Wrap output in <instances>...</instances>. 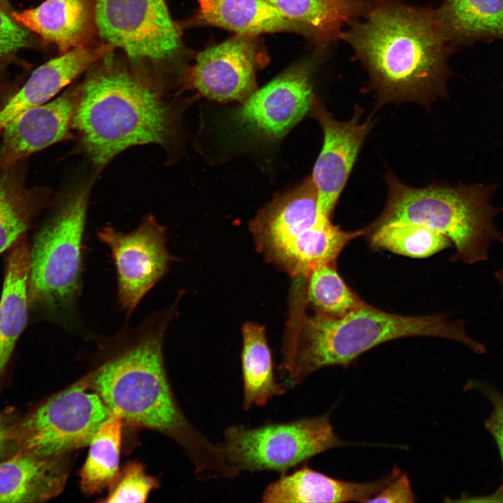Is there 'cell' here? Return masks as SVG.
<instances>
[{"label":"cell","instance_id":"31","mask_svg":"<svg viewBox=\"0 0 503 503\" xmlns=\"http://www.w3.org/2000/svg\"><path fill=\"white\" fill-rule=\"evenodd\" d=\"M416 502L409 476L400 470L366 502L413 503Z\"/></svg>","mask_w":503,"mask_h":503},{"label":"cell","instance_id":"16","mask_svg":"<svg viewBox=\"0 0 503 503\" xmlns=\"http://www.w3.org/2000/svg\"><path fill=\"white\" fill-rule=\"evenodd\" d=\"M13 18L41 39L54 45L59 54L101 41L95 0H45L36 7L15 10Z\"/></svg>","mask_w":503,"mask_h":503},{"label":"cell","instance_id":"4","mask_svg":"<svg viewBox=\"0 0 503 503\" xmlns=\"http://www.w3.org/2000/svg\"><path fill=\"white\" fill-rule=\"evenodd\" d=\"M342 38L353 48L377 95V108L413 101L429 108L444 92L447 38L436 11L397 3L370 10Z\"/></svg>","mask_w":503,"mask_h":503},{"label":"cell","instance_id":"20","mask_svg":"<svg viewBox=\"0 0 503 503\" xmlns=\"http://www.w3.org/2000/svg\"><path fill=\"white\" fill-rule=\"evenodd\" d=\"M26 160L0 172V253L12 247L39 214L53 206L59 192L45 187L26 184Z\"/></svg>","mask_w":503,"mask_h":503},{"label":"cell","instance_id":"1","mask_svg":"<svg viewBox=\"0 0 503 503\" xmlns=\"http://www.w3.org/2000/svg\"><path fill=\"white\" fill-rule=\"evenodd\" d=\"M180 296L138 326L125 325L115 335L98 340L96 367L88 374L91 387L123 421L175 442L193 464L198 480L232 479L239 474L226 462L219 444L185 416L166 372L163 338Z\"/></svg>","mask_w":503,"mask_h":503},{"label":"cell","instance_id":"28","mask_svg":"<svg viewBox=\"0 0 503 503\" xmlns=\"http://www.w3.org/2000/svg\"><path fill=\"white\" fill-rule=\"evenodd\" d=\"M43 46L38 36L0 10V107L15 92L9 82V68L22 64L19 58L22 50Z\"/></svg>","mask_w":503,"mask_h":503},{"label":"cell","instance_id":"25","mask_svg":"<svg viewBox=\"0 0 503 503\" xmlns=\"http://www.w3.org/2000/svg\"><path fill=\"white\" fill-rule=\"evenodd\" d=\"M122 421L119 415L111 412L92 437L86 460L79 472V484L85 495L101 493L117 474Z\"/></svg>","mask_w":503,"mask_h":503},{"label":"cell","instance_id":"32","mask_svg":"<svg viewBox=\"0 0 503 503\" xmlns=\"http://www.w3.org/2000/svg\"><path fill=\"white\" fill-rule=\"evenodd\" d=\"M10 440V430L7 429L6 425L0 417V456L4 451L8 442Z\"/></svg>","mask_w":503,"mask_h":503},{"label":"cell","instance_id":"19","mask_svg":"<svg viewBox=\"0 0 503 503\" xmlns=\"http://www.w3.org/2000/svg\"><path fill=\"white\" fill-rule=\"evenodd\" d=\"M395 468L379 480L357 483L338 480L302 467L293 472L281 474L265 489L262 502H366L397 474Z\"/></svg>","mask_w":503,"mask_h":503},{"label":"cell","instance_id":"5","mask_svg":"<svg viewBox=\"0 0 503 503\" xmlns=\"http://www.w3.org/2000/svg\"><path fill=\"white\" fill-rule=\"evenodd\" d=\"M386 207L365 235L395 222L420 224L446 237L455 247L452 260L468 265L487 261L493 242L503 244V234L493 221L497 210L489 204L485 190L439 185L416 189L392 173L386 174Z\"/></svg>","mask_w":503,"mask_h":503},{"label":"cell","instance_id":"12","mask_svg":"<svg viewBox=\"0 0 503 503\" xmlns=\"http://www.w3.org/2000/svg\"><path fill=\"white\" fill-rule=\"evenodd\" d=\"M268 59L257 36L240 35L197 53L182 90L218 102H243L256 89V74Z\"/></svg>","mask_w":503,"mask_h":503},{"label":"cell","instance_id":"14","mask_svg":"<svg viewBox=\"0 0 503 503\" xmlns=\"http://www.w3.org/2000/svg\"><path fill=\"white\" fill-rule=\"evenodd\" d=\"M309 112L323 132L322 149L311 178L317 191L319 214L331 217L373 122L371 117L360 122L363 110L359 106L350 120L337 121L316 96Z\"/></svg>","mask_w":503,"mask_h":503},{"label":"cell","instance_id":"21","mask_svg":"<svg viewBox=\"0 0 503 503\" xmlns=\"http://www.w3.org/2000/svg\"><path fill=\"white\" fill-rule=\"evenodd\" d=\"M30 247L25 235L13 247L7 261L0 300V378L27 321Z\"/></svg>","mask_w":503,"mask_h":503},{"label":"cell","instance_id":"26","mask_svg":"<svg viewBox=\"0 0 503 503\" xmlns=\"http://www.w3.org/2000/svg\"><path fill=\"white\" fill-rule=\"evenodd\" d=\"M335 263H321L312 269L306 278V299L316 314L339 318L365 302L344 282Z\"/></svg>","mask_w":503,"mask_h":503},{"label":"cell","instance_id":"33","mask_svg":"<svg viewBox=\"0 0 503 503\" xmlns=\"http://www.w3.org/2000/svg\"><path fill=\"white\" fill-rule=\"evenodd\" d=\"M0 10L10 17H12V14L15 11L9 0H0Z\"/></svg>","mask_w":503,"mask_h":503},{"label":"cell","instance_id":"15","mask_svg":"<svg viewBox=\"0 0 503 503\" xmlns=\"http://www.w3.org/2000/svg\"><path fill=\"white\" fill-rule=\"evenodd\" d=\"M78 99L74 81L57 98L29 109L1 133L0 172L59 142L75 138L73 118Z\"/></svg>","mask_w":503,"mask_h":503},{"label":"cell","instance_id":"11","mask_svg":"<svg viewBox=\"0 0 503 503\" xmlns=\"http://www.w3.org/2000/svg\"><path fill=\"white\" fill-rule=\"evenodd\" d=\"M96 234L110 252L116 270L118 304L128 318L175 260L167 248L166 228L148 214L129 233L105 226Z\"/></svg>","mask_w":503,"mask_h":503},{"label":"cell","instance_id":"13","mask_svg":"<svg viewBox=\"0 0 503 503\" xmlns=\"http://www.w3.org/2000/svg\"><path fill=\"white\" fill-rule=\"evenodd\" d=\"M312 62L296 64L242 102L235 122L246 131L268 139L284 136L308 112L313 93Z\"/></svg>","mask_w":503,"mask_h":503},{"label":"cell","instance_id":"17","mask_svg":"<svg viewBox=\"0 0 503 503\" xmlns=\"http://www.w3.org/2000/svg\"><path fill=\"white\" fill-rule=\"evenodd\" d=\"M66 455L41 456L19 451L0 462V503L43 502L57 496L68 473Z\"/></svg>","mask_w":503,"mask_h":503},{"label":"cell","instance_id":"22","mask_svg":"<svg viewBox=\"0 0 503 503\" xmlns=\"http://www.w3.org/2000/svg\"><path fill=\"white\" fill-rule=\"evenodd\" d=\"M300 25L306 38L324 47L342 37L347 22L366 11L364 0H265Z\"/></svg>","mask_w":503,"mask_h":503},{"label":"cell","instance_id":"34","mask_svg":"<svg viewBox=\"0 0 503 503\" xmlns=\"http://www.w3.org/2000/svg\"><path fill=\"white\" fill-rule=\"evenodd\" d=\"M495 277L496 281L497 282V284L500 286V289L502 292V295L503 296V268L499 269L495 273Z\"/></svg>","mask_w":503,"mask_h":503},{"label":"cell","instance_id":"30","mask_svg":"<svg viewBox=\"0 0 503 503\" xmlns=\"http://www.w3.org/2000/svg\"><path fill=\"white\" fill-rule=\"evenodd\" d=\"M485 394L491 402L493 410L486 421V427L495 438L502 458L503 464V394L493 386L486 384L476 385ZM488 501H503V483L499 490L488 497Z\"/></svg>","mask_w":503,"mask_h":503},{"label":"cell","instance_id":"2","mask_svg":"<svg viewBox=\"0 0 503 503\" xmlns=\"http://www.w3.org/2000/svg\"><path fill=\"white\" fill-rule=\"evenodd\" d=\"M73 118L77 151L99 172L126 149L154 144L168 159L177 145L182 107L131 67L115 50L93 64L76 81Z\"/></svg>","mask_w":503,"mask_h":503},{"label":"cell","instance_id":"29","mask_svg":"<svg viewBox=\"0 0 503 503\" xmlns=\"http://www.w3.org/2000/svg\"><path fill=\"white\" fill-rule=\"evenodd\" d=\"M159 486L154 477L146 474L138 462L126 463L111 481L103 502H145L150 492Z\"/></svg>","mask_w":503,"mask_h":503},{"label":"cell","instance_id":"9","mask_svg":"<svg viewBox=\"0 0 503 503\" xmlns=\"http://www.w3.org/2000/svg\"><path fill=\"white\" fill-rule=\"evenodd\" d=\"M335 434L329 414L257 428L228 426L219 444L224 456L240 474L289 469L329 449L346 446Z\"/></svg>","mask_w":503,"mask_h":503},{"label":"cell","instance_id":"8","mask_svg":"<svg viewBox=\"0 0 503 503\" xmlns=\"http://www.w3.org/2000/svg\"><path fill=\"white\" fill-rule=\"evenodd\" d=\"M95 1L101 41L121 51L132 68L161 90L182 92L191 52L167 0Z\"/></svg>","mask_w":503,"mask_h":503},{"label":"cell","instance_id":"24","mask_svg":"<svg viewBox=\"0 0 503 503\" xmlns=\"http://www.w3.org/2000/svg\"><path fill=\"white\" fill-rule=\"evenodd\" d=\"M436 14L448 41L503 38V0H444Z\"/></svg>","mask_w":503,"mask_h":503},{"label":"cell","instance_id":"10","mask_svg":"<svg viewBox=\"0 0 503 503\" xmlns=\"http://www.w3.org/2000/svg\"><path fill=\"white\" fill-rule=\"evenodd\" d=\"M110 413L92 388L87 374L36 407L10 430V439L22 452L67 455L88 446Z\"/></svg>","mask_w":503,"mask_h":503},{"label":"cell","instance_id":"18","mask_svg":"<svg viewBox=\"0 0 503 503\" xmlns=\"http://www.w3.org/2000/svg\"><path fill=\"white\" fill-rule=\"evenodd\" d=\"M196 12L182 22L181 29L213 26L236 34L258 36L263 34L293 32L306 37L304 29L265 0H197Z\"/></svg>","mask_w":503,"mask_h":503},{"label":"cell","instance_id":"7","mask_svg":"<svg viewBox=\"0 0 503 503\" xmlns=\"http://www.w3.org/2000/svg\"><path fill=\"white\" fill-rule=\"evenodd\" d=\"M94 179L61 194L30 247L29 305L63 322L76 319L82 287V242Z\"/></svg>","mask_w":503,"mask_h":503},{"label":"cell","instance_id":"3","mask_svg":"<svg viewBox=\"0 0 503 503\" xmlns=\"http://www.w3.org/2000/svg\"><path fill=\"white\" fill-rule=\"evenodd\" d=\"M304 288L290 289L289 317L277 370L287 388L302 384L310 374L330 366L347 367L361 354L394 340L428 336L461 343L481 354L486 347L467 333L463 321L443 314L404 316L386 312L365 302L347 315L333 318L307 313Z\"/></svg>","mask_w":503,"mask_h":503},{"label":"cell","instance_id":"6","mask_svg":"<svg viewBox=\"0 0 503 503\" xmlns=\"http://www.w3.org/2000/svg\"><path fill=\"white\" fill-rule=\"evenodd\" d=\"M249 229L258 251L291 278H307L318 265L336 263L344 247L366 233L342 231L319 214L311 177L275 196L258 211Z\"/></svg>","mask_w":503,"mask_h":503},{"label":"cell","instance_id":"23","mask_svg":"<svg viewBox=\"0 0 503 503\" xmlns=\"http://www.w3.org/2000/svg\"><path fill=\"white\" fill-rule=\"evenodd\" d=\"M242 335V409L247 411L253 406L264 407L272 398L284 395L286 387L275 379L264 326L248 321Z\"/></svg>","mask_w":503,"mask_h":503},{"label":"cell","instance_id":"27","mask_svg":"<svg viewBox=\"0 0 503 503\" xmlns=\"http://www.w3.org/2000/svg\"><path fill=\"white\" fill-rule=\"evenodd\" d=\"M367 235L372 247L411 258L432 256L449 247L451 242L434 230L409 222L388 224Z\"/></svg>","mask_w":503,"mask_h":503}]
</instances>
